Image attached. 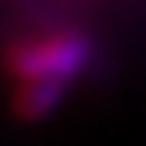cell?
<instances>
[{"label": "cell", "instance_id": "cell-1", "mask_svg": "<svg viewBox=\"0 0 146 146\" xmlns=\"http://www.w3.org/2000/svg\"><path fill=\"white\" fill-rule=\"evenodd\" d=\"M96 44L81 28H50L28 37H16L3 50V68L13 84L53 81L72 87L75 78L93 62Z\"/></svg>", "mask_w": 146, "mask_h": 146}, {"label": "cell", "instance_id": "cell-2", "mask_svg": "<svg viewBox=\"0 0 146 146\" xmlns=\"http://www.w3.org/2000/svg\"><path fill=\"white\" fill-rule=\"evenodd\" d=\"M65 84H53V81H37V84H16L13 93V109L22 121H37V118L50 115L65 96Z\"/></svg>", "mask_w": 146, "mask_h": 146}]
</instances>
